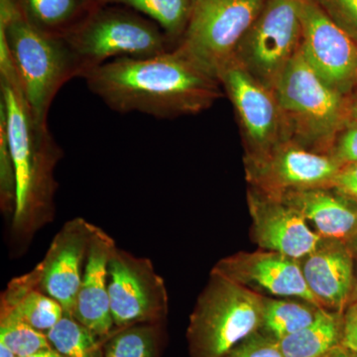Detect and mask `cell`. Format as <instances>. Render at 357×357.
Returning <instances> with one entry per match:
<instances>
[{"instance_id":"9c48e42d","label":"cell","mask_w":357,"mask_h":357,"mask_svg":"<svg viewBox=\"0 0 357 357\" xmlns=\"http://www.w3.org/2000/svg\"><path fill=\"white\" fill-rule=\"evenodd\" d=\"M243 163L249 187L276 198L290 192L333 187L342 166L331 155L312 151L292 140L245 154Z\"/></svg>"},{"instance_id":"8992f818","label":"cell","mask_w":357,"mask_h":357,"mask_svg":"<svg viewBox=\"0 0 357 357\" xmlns=\"http://www.w3.org/2000/svg\"><path fill=\"white\" fill-rule=\"evenodd\" d=\"M82 68L89 70L119 58H148L175 47L153 21L107 6H98L64 38Z\"/></svg>"},{"instance_id":"4316f807","label":"cell","mask_w":357,"mask_h":357,"mask_svg":"<svg viewBox=\"0 0 357 357\" xmlns=\"http://www.w3.org/2000/svg\"><path fill=\"white\" fill-rule=\"evenodd\" d=\"M16 175L9 146L6 116L0 109V203L2 211L13 213L16 208Z\"/></svg>"},{"instance_id":"52a82bcc","label":"cell","mask_w":357,"mask_h":357,"mask_svg":"<svg viewBox=\"0 0 357 357\" xmlns=\"http://www.w3.org/2000/svg\"><path fill=\"white\" fill-rule=\"evenodd\" d=\"M264 3L265 0H192L189 22L175 48L218 79L234 60Z\"/></svg>"},{"instance_id":"2e32d148","label":"cell","mask_w":357,"mask_h":357,"mask_svg":"<svg viewBox=\"0 0 357 357\" xmlns=\"http://www.w3.org/2000/svg\"><path fill=\"white\" fill-rule=\"evenodd\" d=\"M116 248L114 238L96 225L73 312V318L103 342L114 330L110 311L109 264Z\"/></svg>"},{"instance_id":"f1b7e54d","label":"cell","mask_w":357,"mask_h":357,"mask_svg":"<svg viewBox=\"0 0 357 357\" xmlns=\"http://www.w3.org/2000/svg\"><path fill=\"white\" fill-rule=\"evenodd\" d=\"M223 357H285L279 342L258 331L236 345Z\"/></svg>"},{"instance_id":"6da1fadb","label":"cell","mask_w":357,"mask_h":357,"mask_svg":"<svg viewBox=\"0 0 357 357\" xmlns=\"http://www.w3.org/2000/svg\"><path fill=\"white\" fill-rule=\"evenodd\" d=\"M89 91L121 114L160 119L198 114L222 96L217 77L178 48L148 58H119L84 75Z\"/></svg>"},{"instance_id":"277c9868","label":"cell","mask_w":357,"mask_h":357,"mask_svg":"<svg viewBox=\"0 0 357 357\" xmlns=\"http://www.w3.org/2000/svg\"><path fill=\"white\" fill-rule=\"evenodd\" d=\"M289 140L330 155L337 134L351 121L349 100L318 76L301 50L282 73L273 89Z\"/></svg>"},{"instance_id":"7a4b0ae2","label":"cell","mask_w":357,"mask_h":357,"mask_svg":"<svg viewBox=\"0 0 357 357\" xmlns=\"http://www.w3.org/2000/svg\"><path fill=\"white\" fill-rule=\"evenodd\" d=\"M0 109L6 116L16 175L14 232L33 234L54 213L56 166L62 149L48 126L35 121L8 54H0Z\"/></svg>"},{"instance_id":"d6986e66","label":"cell","mask_w":357,"mask_h":357,"mask_svg":"<svg viewBox=\"0 0 357 357\" xmlns=\"http://www.w3.org/2000/svg\"><path fill=\"white\" fill-rule=\"evenodd\" d=\"M0 314H11L32 328L47 333L64 317L60 303L42 290L38 265L9 282L1 295Z\"/></svg>"},{"instance_id":"ffe728a7","label":"cell","mask_w":357,"mask_h":357,"mask_svg":"<svg viewBox=\"0 0 357 357\" xmlns=\"http://www.w3.org/2000/svg\"><path fill=\"white\" fill-rule=\"evenodd\" d=\"M23 16L39 30L65 38L98 6L95 0H16Z\"/></svg>"},{"instance_id":"4dcf8cb0","label":"cell","mask_w":357,"mask_h":357,"mask_svg":"<svg viewBox=\"0 0 357 357\" xmlns=\"http://www.w3.org/2000/svg\"><path fill=\"white\" fill-rule=\"evenodd\" d=\"M333 187L357 202V162L342 164L333 178Z\"/></svg>"},{"instance_id":"484cf974","label":"cell","mask_w":357,"mask_h":357,"mask_svg":"<svg viewBox=\"0 0 357 357\" xmlns=\"http://www.w3.org/2000/svg\"><path fill=\"white\" fill-rule=\"evenodd\" d=\"M0 342L7 345L16 356L53 349L46 333L11 314H0Z\"/></svg>"},{"instance_id":"8fae6325","label":"cell","mask_w":357,"mask_h":357,"mask_svg":"<svg viewBox=\"0 0 357 357\" xmlns=\"http://www.w3.org/2000/svg\"><path fill=\"white\" fill-rule=\"evenodd\" d=\"M218 79L234 105L243 130L245 154L265 151L289 140L273 89L260 83L236 60L220 70Z\"/></svg>"},{"instance_id":"d6a6232c","label":"cell","mask_w":357,"mask_h":357,"mask_svg":"<svg viewBox=\"0 0 357 357\" xmlns=\"http://www.w3.org/2000/svg\"><path fill=\"white\" fill-rule=\"evenodd\" d=\"M325 357H357V354L340 344L328 352Z\"/></svg>"},{"instance_id":"9a60e30c","label":"cell","mask_w":357,"mask_h":357,"mask_svg":"<svg viewBox=\"0 0 357 357\" xmlns=\"http://www.w3.org/2000/svg\"><path fill=\"white\" fill-rule=\"evenodd\" d=\"M95 229V225L83 218L66 222L38 264L42 290L60 303L65 314L70 317L74 312Z\"/></svg>"},{"instance_id":"603a6c76","label":"cell","mask_w":357,"mask_h":357,"mask_svg":"<svg viewBox=\"0 0 357 357\" xmlns=\"http://www.w3.org/2000/svg\"><path fill=\"white\" fill-rule=\"evenodd\" d=\"M98 6L121 4L148 16L177 46L191 15L192 0H95Z\"/></svg>"},{"instance_id":"3957f363","label":"cell","mask_w":357,"mask_h":357,"mask_svg":"<svg viewBox=\"0 0 357 357\" xmlns=\"http://www.w3.org/2000/svg\"><path fill=\"white\" fill-rule=\"evenodd\" d=\"M0 47L8 53L35 121L48 126L54 98L82 68L64 38L33 26L16 0H0Z\"/></svg>"},{"instance_id":"83f0119b","label":"cell","mask_w":357,"mask_h":357,"mask_svg":"<svg viewBox=\"0 0 357 357\" xmlns=\"http://www.w3.org/2000/svg\"><path fill=\"white\" fill-rule=\"evenodd\" d=\"M328 17L357 41V0H314Z\"/></svg>"},{"instance_id":"4fadbf2b","label":"cell","mask_w":357,"mask_h":357,"mask_svg":"<svg viewBox=\"0 0 357 357\" xmlns=\"http://www.w3.org/2000/svg\"><path fill=\"white\" fill-rule=\"evenodd\" d=\"M211 271L265 297L304 300L324 307L307 287L300 260L281 253L241 251L220 259Z\"/></svg>"},{"instance_id":"5b68a950","label":"cell","mask_w":357,"mask_h":357,"mask_svg":"<svg viewBox=\"0 0 357 357\" xmlns=\"http://www.w3.org/2000/svg\"><path fill=\"white\" fill-rule=\"evenodd\" d=\"M265 296L211 271L190 314V357H223L260 330Z\"/></svg>"},{"instance_id":"ba28073f","label":"cell","mask_w":357,"mask_h":357,"mask_svg":"<svg viewBox=\"0 0 357 357\" xmlns=\"http://www.w3.org/2000/svg\"><path fill=\"white\" fill-rule=\"evenodd\" d=\"M300 0H265L259 15L239 44L234 60L256 79L273 89L300 51Z\"/></svg>"},{"instance_id":"1f68e13d","label":"cell","mask_w":357,"mask_h":357,"mask_svg":"<svg viewBox=\"0 0 357 357\" xmlns=\"http://www.w3.org/2000/svg\"><path fill=\"white\" fill-rule=\"evenodd\" d=\"M340 344L357 354V302L345 310Z\"/></svg>"},{"instance_id":"e0dca14e","label":"cell","mask_w":357,"mask_h":357,"mask_svg":"<svg viewBox=\"0 0 357 357\" xmlns=\"http://www.w3.org/2000/svg\"><path fill=\"white\" fill-rule=\"evenodd\" d=\"M300 262L307 287L321 306L344 312L351 305L356 283L354 255L347 241L321 237Z\"/></svg>"},{"instance_id":"e575fe53","label":"cell","mask_w":357,"mask_h":357,"mask_svg":"<svg viewBox=\"0 0 357 357\" xmlns=\"http://www.w3.org/2000/svg\"><path fill=\"white\" fill-rule=\"evenodd\" d=\"M16 357H64L62 354H59L57 351L54 349H44V351L36 352V354H30L26 356H16Z\"/></svg>"},{"instance_id":"8d00e7d4","label":"cell","mask_w":357,"mask_h":357,"mask_svg":"<svg viewBox=\"0 0 357 357\" xmlns=\"http://www.w3.org/2000/svg\"><path fill=\"white\" fill-rule=\"evenodd\" d=\"M0 357H16V356L7 345L0 342Z\"/></svg>"},{"instance_id":"836d02e7","label":"cell","mask_w":357,"mask_h":357,"mask_svg":"<svg viewBox=\"0 0 357 357\" xmlns=\"http://www.w3.org/2000/svg\"><path fill=\"white\" fill-rule=\"evenodd\" d=\"M347 243H349V248H351L352 253L354 255H357V236L354 237V238H351V241H347ZM357 302V277L356 283H354V293H352V297H351V303Z\"/></svg>"},{"instance_id":"ac0fdd59","label":"cell","mask_w":357,"mask_h":357,"mask_svg":"<svg viewBox=\"0 0 357 357\" xmlns=\"http://www.w3.org/2000/svg\"><path fill=\"white\" fill-rule=\"evenodd\" d=\"M278 199L299 211L321 237L349 241L357 236V202L333 187L290 192Z\"/></svg>"},{"instance_id":"f546056e","label":"cell","mask_w":357,"mask_h":357,"mask_svg":"<svg viewBox=\"0 0 357 357\" xmlns=\"http://www.w3.org/2000/svg\"><path fill=\"white\" fill-rule=\"evenodd\" d=\"M338 163L357 162V122L349 121L340 130L330 151Z\"/></svg>"},{"instance_id":"7402d4cb","label":"cell","mask_w":357,"mask_h":357,"mask_svg":"<svg viewBox=\"0 0 357 357\" xmlns=\"http://www.w3.org/2000/svg\"><path fill=\"white\" fill-rule=\"evenodd\" d=\"M319 309L321 307L304 300L264 297L259 332L275 342H281L311 325Z\"/></svg>"},{"instance_id":"30bf717a","label":"cell","mask_w":357,"mask_h":357,"mask_svg":"<svg viewBox=\"0 0 357 357\" xmlns=\"http://www.w3.org/2000/svg\"><path fill=\"white\" fill-rule=\"evenodd\" d=\"M109 294L114 330L165 321V281L148 258L115 249L109 264Z\"/></svg>"},{"instance_id":"74e56055","label":"cell","mask_w":357,"mask_h":357,"mask_svg":"<svg viewBox=\"0 0 357 357\" xmlns=\"http://www.w3.org/2000/svg\"><path fill=\"white\" fill-rule=\"evenodd\" d=\"M357 42V41H356Z\"/></svg>"},{"instance_id":"cb8c5ba5","label":"cell","mask_w":357,"mask_h":357,"mask_svg":"<svg viewBox=\"0 0 357 357\" xmlns=\"http://www.w3.org/2000/svg\"><path fill=\"white\" fill-rule=\"evenodd\" d=\"M163 324H140L114 330L103 342L105 357H160Z\"/></svg>"},{"instance_id":"7c38bea8","label":"cell","mask_w":357,"mask_h":357,"mask_svg":"<svg viewBox=\"0 0 357 357\" xmlns=\"http://www.w3.org/2000/svg\"><path fill=\"white\" fill-rule=\"evenodd\" d=\"M300 50L307 64L331 88L351 96L357 86V42L314 0H300Z\"/></svg>"},{"instance_id":"5bb4252c","label":"cell","mask_w":357,"mask_h":357,"mask_svg":"<svg viewBox=\"0 0 357 357\" xmlns=\"http://www.w3.org/2000/svg\"><path fill=\"white\" fill-rule=\"evenodd\" d=\"M248 204L251 237L260 249L301 260L321 241L299 211L282 199L249 187Z\"/></svg>"},{"instance_id":"d4e9b609","label":"cell","mask_w":357,"mask_h":357,"mask_svg":"<svg viewBox=\"0 0 357 357\" xmlns=\"http://www.w3.org/2000/svg\"><path fill=\"white\" fill-rule=\"evenodd\" d=\"M46 335L52 347L64 357H105L103 340L69 314Z\"/></svg>"},{"instance_id":"d590c367","label":"cell","mask_w":357,"mask_h":357,"mask_svg":"<svg viewBox=\"0 0 357 357\" xmlns=\"http://www.w3.org/2000/svg\"><path fill=\"white\" fill-rule=\"evenodd\" d=\"M349 119L357 122V93L349 100Z\"/></svg>"},{"instance_id":"44dd1931","label":"cell","mask_w":357,"mask_h":357,"mask_svg":"<svg viewBox=\"0 0 357 357\" xmlns=\"http://www.w3.org/2000/svg\"><path fill=\"white\" fill-rule=\"evenodd\" d=\"M344 312L321 307L311 325L279 342L285 357H325L340 344Z\"/></svg>"}]
</instances>
